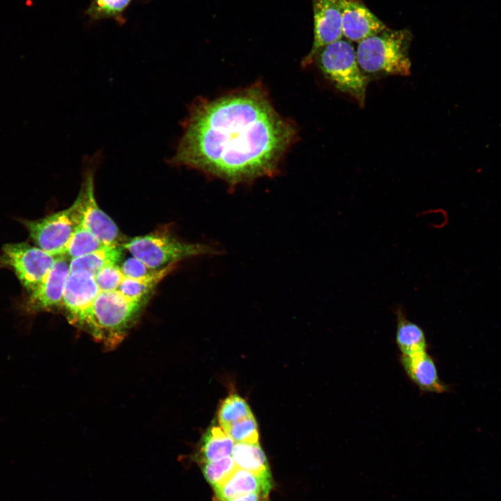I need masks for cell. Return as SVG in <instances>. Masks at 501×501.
I'll return each instance as SVG.
<instances>
[{
    "label": "cell",
    "mask_w": 501,
    "mask_h": 501,
    "mask_svg": "<svg viewBox=\"0 0 501 501\" xmlns=\"http://www.w3.org/2000/svg\"><path fill=\"white\" fill-rule=\"evenodd\" d=\"M166 162L193 168L235 185L272 176L296 131L253 85L213 100L195 101Z\"/></svg>",
    "instance_id": "1"
},
{
    "label": "cell",
    "mask_w": 501,
    "mask_h": 501,
    "mask_svg": "<svg viewBox=\"0 0 501 501\" xmlns=\"http://www.w3.org/2000/svg\"><path fill=\"white\" fill-rule=\"evenodd\" d=\"M411 40L412 33L409 30H393L387 27L359 42L356 53L361 70L367 77L411 74Z\"/></svg>",
    "instance_id": "2"
},
{
    "label": "cell",
    "mask_w": 501,
    "mask_h": 501,
    "mask_svg": "<svg viewBox=\"0 0 501 501\" xmlns=\"http://www.w3.org/2000/svg\"><path fill=\"white\" fill-rule=\"evenodd\" d=\"M145 301L127 297L118 290L100 292L84 328L106 345H114L122 339Z\"/></svg>",
    "instance_id": "3"
},
{
    "label": "cell",
    "mask_w": 501,
    "mask_h": 501,
    "mask_svg": "<svg viewBox=\"0 0 501 501\" xmlns=\"http://www.w3.org/2000/svg\"><path fill=\"white\" fill-rule=\"evenodd\" d=\"M315 61L325 77L340 91L349 95L363 107L368 77L361 70L354 47L340 39L322 47Z\"/></svg>",
    "instance_id": "4"
},
{
    "label": "cell",
    "mask_w": 501,
    "mask_h": 501,
    "mask_svg": "<svg viewBox=\"0 0 501 501\" xmlns=\"http://www.w3.org/2000/svg\"><path fill=\"white\" fill-rule=\"evenodd\" d=\"M121 246L153 269L166 267L188 257L216 253L212 247L183 242L161 233L138 236L122 244Z\"/></svg>",
    "instance_id": "5"
},
{
    "label": "cell",
    "mask_w": 501,
    "mask_h": 501,
    "mask_svg": "<svg viewBox=\"0 0 501 501\" xmlns=\"http://www.w3.org/2000/svg\"><path fill=\"white\" fill-rule=\"evenodd\" d=\"M102 154L97 152L84 159L82 184L71 207L78 223L107 246H120V234L113 221L99 207L95 197L94 173Z\"/></svg>",
    "instance_id": "6"
},
{
    "label": "cell",
    "mask_w": 501,
    "mask_h": 501,
    "mask_svg": "<svg viewBox=\"0 0 501 501\" xmlns=\"http://www.w3.org/2000/svg\"><path fill=\"white\" fill-rule=\"evenodd\" d=\"M57 257L27 243L8 244L1 249L0 264L10 267L31 293L47 275Z\"/></svg>",
    "instance_id": "7"
},
{
    "label": "cell",
    "mask_w": 501,
    "mask_h": 501,
    "mask_svg": "<svg viewBox=\"0 0 501 501\" xmlns=\"http://www.w3.org/2000/svg\"><path fill=\"white\" fill-rule=\"evenodd\" d=\"M22 223L36 246L55 256H60L79 225L71 206L44 218Z\"/></svg>",
    "instance_id": "8"
},
{
    "label": "cell",
    "mask_w": 501,
    "mask_h": 501,
    "mask_svg": "<svg viewBox=\"0 0 501 501\" xmlns=\"http://www.w3.org/2000/svg\"><path fill=\"white\" fill-rule=\"evenodd\" d=\"M100 292L95 276L84 271H70L61 303L70 321L84 328Z\"/></svg>",
    "instance_id": "9"
},
{
    "label": "cell",
    "mask_w": 501,
    "mask_h": 501,
    "mask_svg": "<svg viewBox=\"0 0 501 501\" xmlns=\"http://www.w3.org/2000/svg\"><path fill=\"white\" fill-rule=\"evenodd\" d=\"M314 17V40L310 52L302 61L308 66L315 61L324 46L343 38L339 0H312Z\"/></svg>",
    "instance_id": "10"
},
{
    "label": "cell",
    "mask_w": 501,
    "mask_h": 501,
    "mask_svg": "<svg viewBox=\"0 0 501 501\" xmlns=\"http://www.w3.org/2000/svg\"><path fill=\"white\" fill-rule=\"evenodd\" d=\"M70 260L58 256L52 268L26 302L28 312L34 313L50 310L61 305L64 287L70 272Z\"/></svg>",
    "instance_id": "11"
},
{
    "label": "cell",
    "mask_w": 501,
    "mask_h": 501,
    "mask_svg": "<svg viewBox=\"0 0 501 501\" xmlns=\"http://www.w3.org/2000/svg\"><path fill=\"white\" fill-rule=\"evenodd\" d=\"M342 35L347 40L359 42L387 26L360 0H339Z\"/></svg>",
    "instance_id": "12"
},
{
    "label": "cell",
    "mask_w": 501,
    "mask_h": 501,
    "mask_svg": "<svg viewBox=\"0 0 501 501\" xmlns=\"http://www.w3.org/2000/svg\"><path fill=\"white\" fill-rule=\"evenodd\" d=\"M399 361L411 382L423 392L443 393L447 386L440 380L436 363L427 352L400 355Z\"/></svg>",
    "instance_id": "13"
},
{
    "label": "cell",
    "mask_w": 501,
    "mask_h": 501,
    "mask_svg": "<svg viewBox=\"0 0 501 501\" xmlns=\"http://www.w3.org/2000/svg\"><path fill=\"white\" fill-rule=\"evenodd\" d=\"M272 487L271 475H257L237 468L224 483L214 490L218 501H225L250 493H257L264 498Z\"/></svg>",
    "instance_id": "14"
},
{
    "label": "cell",
    "mask_w": 501,
    "mask_h": 501,
    "mask_svg": "<svg viewBox=\"0 0 501 501\" xmlns=\"http://www.w3.org/2000/svg\"><path fill=\"white\" fill-rule=\"evenodd\" d=\"M393 312L396 317L395 342L401 355L427 351L428 344L422 328L408 319L402 305H397Z\"/></svg>",
    "instance_id": "15"
},
{
    "label": "cell",
    "mask_w": 501,
    "mask_h": 501,
    "mask_svg": "<svg viewBox=\"0 0 501 501\" xmlns=\"http://www.w3.org/2000/svg\"><path fill=\"white\" fill-rule=\"evenodd\" d=\"M234 445L235 442L221 427L212 426L201 438L199 461L202 463L230 456Z\"/></svg>",
    "instance_id": "16"
},
{
    "label": "cell",
    "mask_w": 501,
    "mask_h": 501,
    "mask_svg": "<svg viewBox=\"0 0 501 501\" xmlns=\"http://www.w3.org/2000/svg\"><path fill=\"white\" fill-rule=\"evenodd\" d=\"M123 248L110 246L70 260V271H84L95 276L104 268L117 264L121 260Z\"/></svg>",
    "instance_id": "17"
},
{
    "label": "cell",
    "mask_w": 501,
    "mask_h": 501,
    "mask_svg": "<svg viewBox=\"0 0 501 501\" xmlns=\"http://www.w3.org/2000/svg\"><path fill=\"white\" fill-rule=\"evenodd\" d=\"M231 456L238 468L257 475H271L266 454L258 442L235 443Z\"/></svg>",
    "instance_id": "18"
},
{
    "label": "cell",
    "mask_w": 501,
    "mask_h": 501,
    "mask_svg": "<svg viewBox=\"0 0 501 501\" xmlns=\"http://www.w3.org/2000/svg\"><path fill=\"white\" fill-rule=\"evenodd\" d=\"M175 264H170L166 267L156 270L153 273L138 279L125 278L118 291L127 297L144 300L146 296L156 287L158 283L170 273Z\"/></svg>",
    "instance_id": "19"
},
{
    "label": "cell",
    "mask_w": 501,
    "mask_h": 501,
    "mask_svg": "<svg viewBox=\"0 0 501 501\" xmlns=\"http://www.w3.org/2000/svg\"><path fill=\"white\" fill-rule=\"evenodd\" d=\"M106 246L100 239L78 225L60 256L73 260Z\"/></svg>",
    "instance_id": "20"
},
{
    "label": "cell",
    "mask_w": 501,
    "mask_h": 501,
    "mask_svg": "<svg viewBox=\"0 0 501 501\" xmlns=\"http://www.w3.org/2000/svg\"><path fill=\"white\" fill-rule=\"evenodd\" d=\"M253 415L246 401L238 395L228 396L218 411L220 427L225 431L234 423Z\"/></svg>",
    "instance_id": "21"
},
{
    "label": "cell",
    "mask_w": 501,
    "mask_h": 501,
    "mask_svg": "<svg viewBox=\"0 0 501 501\" xmlns=\"http://www.w3.org/2000/svg\"><path fill=\"white\" fill-rule=\"evenodd\" d=\"M237 468L231 456L202 463L201 470L206 481L214 489L224 483Z\"/></svg>",
    "instance_id": "22"
},
{
    "label": "cell",
    "mask_w": 501,
    "mask_h": 501,
    "mask_svg": "<svg viewBox=\"0 0 501 501\" xmlns=\"http://www.w3.org/2000/svg\"><path fill=\"white\" fill-rule=\"evenodd\" d=\"M132 0H93L86 13L95 19L122 17Z\"/></svg>",
    "instance_id": "23"
},
{
    "label": "cell",
    "mask_w": 501,
    "mask_h": 501,
    "mask_svg": "<svg viewBox=\"0 0 501 501\" xmlns=\"http://www.w3.org/2000/svg\"><path fill=\"white\" fill-rule=\"evenodd\" d=\"M225 431L235 443L258 442V427L253 415L234 423Z\"/></svg>",
    "instance_id": "24"
},
{
    "label": "cell",
    "mask_w": 501,
    "mask_h": 501,
    "mask_svg": "<svg viewBox=\"0 0 501 501\" xmlns=\"http://www.w3.org/2000/svg\"><path fill=\"white\" fill-rule=\"evenodd\" d=\"M125 276L118 264L108 266L95 276L100 292L117 291Z\"/></svg>",
    "instance_id": "25"
},
{
    "label": "cell",
    "mask_w": 501,
    "mask_h": 501,
    "mask_svg": "<svg viewBox=\"0 0 501 501\" xmlns=\"http://www.w3.org/2000/svg\"><path fill=\"white\" fill-rule=\"evenodd\" d=\"M120 269L125 278L138 279L153 273L157 269L148 267L138 259L132 257L124 261Z\"/></svg>",
    "instance_id": "26"
},
{
    "label": "cell",
    "mask_w": 501,
    "mask_h": 501,
    "mask_svg": "<svg viewBox=\"0 0 501 501\" xmlns=\"http://www.w3.org/2000/svg\"><path fill=\"white\" fill-rule=\"evenodd\" d=\"M262 498L257 493H250L247 495H241L234 498L227 500L225 501H262Z\"/></svg>",
    "instance_id": "27"
},
{
    "label": "cell",
    "mask_w": 501,
    "mask_h": 501,
    "mask_svg": "<svg viewBox=\"0 0 501 501\" xmlns=\"http://www.w3.org/2000/svg\"><path fill=\"white\" fill-rule=\"evenodd\" d=\"M263 501H268V500H267L266 499H264Z\"/></svg>",
    "instance_id": "28"
}]
</instances>
